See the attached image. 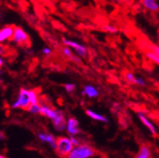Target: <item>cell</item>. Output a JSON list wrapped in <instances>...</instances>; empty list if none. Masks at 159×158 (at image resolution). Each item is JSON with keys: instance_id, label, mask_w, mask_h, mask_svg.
Instances as JSON below:
<instances>
[{"instance_id": "18", "label": "cell", "mask_w": 159, "mask_h": 158, "mask_svg": "<svg viewBox=\"0 0 159 158\" xmlns=\"http://www.w3.org/2000/svg\"><path fill=\"white\" fill-rule=\"evenodd\" d=\"M146 57L149 59V60H151L152 62H153L154 64L159 65V56H157V55L154 54L153 52L147 50V52H146Z\"/></svg>"}, {"instance_id": "28", "label": "cell", "mask_w": 159, "mask_h": 158, "mask_svg": "<svg viewBox=\"0 0 159 158\" xmlns=\"http://www.w3.org/2000/svg\"><path fill=\"white\" fill-rule=\"evenodd\" d=\"M3 65H4V59L2 56H0V68H1Z\"/></svg>"}, {"instance_id": "25", "label": "cell", "mask_w": 159, "mask_h": 158, "mask_svg": "<svg viewBox=\"0 0 159 158\" xmlns=\"http://www.w3.org/2000/svg\"><path fill=\"white\" fill-rule=\"evenodd\" d=\"M69 137H70L71 142L74 145V147H77V146H79L80 144H81V140L79 139L78 136H69Z\"/></svg>"}, {"instance_id": "11", "label": "cell", "mask_w": 159, "mask_h": 158, "mask_svg": "<svg viewBox=\"0 0 159 158\" xmlns=\"http://www.w3.org/2000/svg\"><path fill=\"white\" fill-rule=\"evenodd\" d=\"M137 116H138V120L141 121V123L149 130V132L151 133L152 135H156L157 134V130H156L155 125L149 120V118L147 117V115L144 113L138 112L137 113Z\"/></svg>"}, {"instance_id": "30", "label": "cell", "mask_w": 159, "mask_h": 158, "mask_svg": "<svg viewBox=\"0 0 159 158\" xmlns=\"http://www.w3.org/2000/svg\"><path fill=\"white\" fill-rule=\"evenodd\" d=\"M0 158H7L6 156H4L3 154H1V153H0Z\"/></svg>"}, {"instance_id": "15", "label": "cell", "mask_w": 159, "mask_h": 158, "mask_svg": "<svg viewBox=\"0 0 159 158\" xmlns=\"http://www.w3.org/2000/svg\"><path fill=\"white\" fill-rule=\"evenodd\" d=\"M62 54L64 55V57H66V59H68V60H70L74 63H77V64L82 63V60L80 59V57H78L77 55H74L73 51L67 47H64L62 48Z\"/></svg>"}, {"instance_id": "27", "label": "cell", "mask_w": 159, "mask_h": 158, "mask_svg": "<svg viewBox=\"0 0 159 158\" xmlns=\"http://www.w3.org/2000/svg\"><path fill=\"white\" fill-rule=\"evenodd\" d=\"M5 138H6V137H5L4 133L0 131V140H5Z\"/></svg>"}, {"instance_id": "13", "label": "cell", "mask_w": 159, "mask_h": 158, "mask_svg": "<svg viewBox=\"0 0 159 158\" xmlns=\"http://www.w3.org/2000/svg\"><path fill=\"white\" fill-rule=\"evenodd\" d=\"M82 95L83 96H86L89 98H96L98 97L99 92L98 90V88L92 84H85L84 86V89L82 91Z\"/></svg>"}, {"instance_id": "21", "label": "cell", "mask_w": 159, "mask_h": 158, "mask_svg": "<svg viewBox=\"0 0 159 158\" xmlns=\"http://www.w3.org/2000/svg\"><path fill=\"white\" fill-rule=\"evenodd\" d=\"M102 29L104 31H106V32H109V33H116L118 31V29L116 27H115L113 25H110V24L103 26L102 27Z\"/></svg>"}, {"instance_id": "17", "label": "cell", "mask_w": 159, "mask_h": 158, "mask_svg": "<svg viewBox=\"0 0 159 158\" xmlns=\"http://www.w3.org/2000/svg\"><path fill=\"white\" fill-rule=\"evenodd\" d=\"M40 108H41V105H40V103H38V104H31L27 111L30 114H31V115H40Z\"/></svg>"}, {"instance_id": "16", "label": "cell", "mask_w": 159, "mask_h": 158, "mask_svg": "<svg viewBox=\"0 0 159 158\" xmlns=\"http://www.w3.org/2000/svg\"><path fill=\"white\" fill-rule=\"evenodd\" d=\"M140 3L143 5V7L152 12H157L159 11V3L155 0H142Z\"/></svg>"}, {"instance_id": "14", "label": "cell", "mask_w": 159, "mask_h": 158, "mask_svg": "<svg viewBox=\"0 0 159 158\" xmlns=\"http://www.w3.org/2000/svg\"><path fill=\"white\" fill-rule=\"evenodd\" d=\"M152 153L151 148L146 144H142L139 147L138 151L134 158H152Z\"/></svg>"}, {"instance_id": "24", "label": "cell", "mask_w": 159, "mask_h": 158, "mask_svg": "<svg viewBox=\"0 0 159 158\" xmlns=\"http://www.w3.org/2000/svg\"><path fill=\"white\" fill-rule=\"evenodd\" d=\"M42 54L44 56H50L52 54V49L49 47H45L42 49Z\"/></svg>"}, {"instance_id": "5", "label": "cell", "mask_w": 159, "mask_h": 158, "mask_svg": "<svg viewBox=\"0 0 159 158\" xmlns=\"http://www.w3.org/2000/svg\"><path fill=\"white\" fill-rule=\"evenodd\" d=\"M11 41L19 46H27L30 43V36L26 32V30H24L22 28L14 27V31H13Z\"/></svg>"}, {"instance_id": "2", "label": "cell", "mask_w": 159, "mask_h": 158, "mask_svg": "<svg viewBox=\"0 0 159 158\" xmlns=\"http://www.w3.org/2000/svg\"><path fill=\"white\" fill-rule=\"evenodd\" d=\"M97 155V151L87 143H81L74 147L66 158H93Z\"/></svg>"}, {"instance_id": "23", "label": "cell", "mask_w": 159, "mask_h": 158, "mask_svg": "<svg viewBox=\"0 0 159 158\" xmlns=\"http://www.w3.org/2000/svg\"><path fill=\"white\" fill-rule=\"evenodd\" d=\"M149 51H152L153 52L154 54H156L157 56H159V46L157 45H153V44H151L149 45Z\"/></svg>"}, {"instance_id": "10", "label": "cell", "mask_w": 159, "mask_h": 158, "mask_svg": "<svg viewBox=\"0 0 159 158\" xmlns=\"http://www.w3.org/2000/svg\"><path fill=\"white\" fill-rule=\"evenodd\" d=\"M14 27L13 26H5L0 29V45H3L4 43L11 41L13 36Z\"/></svg>"}, {"instance_id": "29", "label": "cell", "mask_w": 159, "mask_h": 158, "mask_svg": "<svg viewBox=\"0 0 159 158\" xmlns=\"http://www.w3.org/2000/svg\"><path fill=\"white\" fill-rule=\"evenodd\" d=\"M1 76H2V72L0 70V84H1Z\"/></svg>"}, {"instance_id": "9", "label": "cell", "mask_w": 159, "mask_h": 158, "mask_svg": "<svg viewBox=\"0 0 159 158\" xmlns=\"http://www.w3.org/2000/svg\"><path fill=\"white\" fill-rule=\"evenodd\" d=\"M40 105H41V108H40V115H42L43 116L48 118L50 120H53L57 116V115L59 113L58 109H55L54 107H52L49 104L45 103V102L40 103Z\"/></svg>"}, {"instance_id": "20", "label": "cell", "mask_w": 159, "mask_h": 158, "mask_svg": "<svg viewBox=\"0 0 159 158\" xmlns=\"http://www.w3.org/2000/svg\"><path fill=\"white\" fill-rule=\"evenodd\" d=\"M134 84H136L138 86H140V87H144L146 86V81H145V79L140 77V76H135V80H134Z\"/></svg>"}, {"instance_id": "12", "label": "cell", "mask_w": 159, "mask_h": 158, "mask_svg": "<svg viewBox=\"0 0 159 158\" xmlns=\"http://www.w3.org/2000/svg\"><path fill=\"white\" fill-rule=\"evenodd\" d=\"M85 114H86L87 116H89L91 120H96V121H98V122H102V123H108L109 122L108 118L105 115L99 114L98 112H96L94 110L86 109L85 110Z\"/></svg>"}, {"instance_id": "22", "label": "cell", "mask_w": 159, "mask_h": 158, "mask_svg": "<svg viewBox=\"0 0 159 158\" xmlns=\"http://www.w3.org/2000/svg\"><path fill=\"white\" fill-rule=\"evenodd\" d=\"M64 87H65V90H66V93H73L75 90H76V84H71V83H68V84H66L65 85H64Z\"/></svg>"}, {"instance_id": "26", "label": "cell", "mask_w": 159, "mask_h": 158, "mask_svg": "<svg viewBox=\"0 0 159 158\" xmlns=\"http://www.w3.org/2000/svg\"><path fill=\"white\" fill-rule=\"evenodd\" d=\"M6 51H7L6 47L3 46V45H0V56H2V57H3V55L6 54Z\"/></svg>"}, {"instance_id": "1", "label": "cell", "mask_w": 159, "mask_h": 158, "mask_svg": "<svg viewBox=\"0 0 159 158\" xmlns=\"http://www.w3.org/2000/svg\"><path fill=\"white\" fill-rule=\"evenodd\" d=\"M40 103V97L37 90L21 88L19 90L15 101L11 103V107L12 109L28 110L31 104Z\"/></svg>"}, {"instance_id": "3", "label": "cell", "mask_w": 159, "mask_h": 158, "mask_svg": "<svg viewBox=\"0 0 159 158\" xmlns=\"http://www.w3.org/2000/svg\"><path fill=\"white\" fill-rule=\"evenodd\" d=\"M74 145L71 142L69 136H59L57 137V142L55 147L56 154L61 158H66L67 155L73 150Z\"/></svg>"}, {"instance_id": "8", "label": "cell", "mask_w": 159, "mask_h": 158, "mask_svg": "<svg viewBox=\"0 0 159 158\" xmlns=\"http://www.w3.org/2000/svg\"><path fill=\"white\" fill-rule=\"evenodd\" d=\"M66 120L65 113L62 110H59V113L57 115V116L54 118L53 120H51L52 125L54 127V129L57 132H64L66 129Z\"/></svg>"}, {"instance_id": "7", "label": "cell", "mask_w": 159, "mask_h": 158, "mask_svg": "<svg viewBox=\"0 0 159 158\" xmlns=\"http://www.w3.org/2000/svg\"><path fill=\"white\" fill-rule=\"evenodd\" d=\"M37 138L41 143L48 144L51 149L55 150L56 142H57V137L48 132H39L37 134Z\"/></svg>"}, {"instance_id": "4", "label": "cell", "mask_w": 159, "mask_h": 158, "mask_svg": "<svg viewBox=\"0 0 159 158\" xmlns=\"http://www.w3.org/2000/svg\"><path fill=\"white\" fill-rule=\"evenodd\" d=\"M62 43L65 45V47H69L71 50L73 49L74 52L77 54V56L80 58H85L88 54V50H87L86 47L76 42V41L70 40V39H66V38H63Z\"/></svg>"}, {"instance_id": "19", "label": "cell", "mask_w": 159, "mask_h": 158, "mask_svg": "<svg viewBox=\"0 0 159 158\" xmlns=\"http://www.w3.org/2000/svg\"><path fill=\"white\" fill-rule=\"evenodd\" d=\"M125 80L128 84H134V80H135V75L133 72H126L125 74Z\"/></svg>"}, {"instance_id": "6", "label": "cell", "mask_w": 159, "mask_h": 158, "mask_svg": "<svg viewBox=\"0 0 159 158\" xmlns=\"http://www.w3.org/2000/svg\"><path fill=\"white\" fill-rule=\"evenodd\" d=\"M66 131L68 133V136H78L81 134L82 131L80 128L79 120L74 116H69L66 120Z\"/></svg>"}]
</instances>
